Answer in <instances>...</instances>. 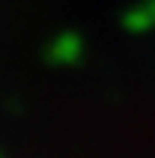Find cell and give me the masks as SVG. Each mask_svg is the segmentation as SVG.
<instances>
[{
    "mask_svg": "<svg viewBox=\"0 0 155 158\" xmlns=\"http://www.w3.org/2000/svg\"><path fill=\"white\" fill-rule=\"evenodd\" d=\"M78 57H81V39L78 36H63V39H57V42L48 48V60L51 63H75Z\"/></svg>",
    "mask_w": 155,
    "mask_h": 158,
    "instance_id": "obj_1",
    "label": "cell"
}]
</instances>
